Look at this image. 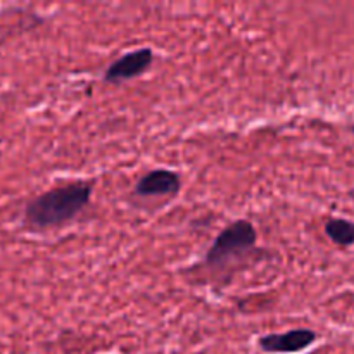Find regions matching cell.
<instances>
[{
	"mask_svg": "<svg viewBox=\"0 0 354 354\" xmlns=\"http://www.w3.org/2000/svg\"><path fill=\"white\" fill-rule=\"evenodd\" d=\"M92 199V183L71 182L45 190L24 207V223L35 230L64 227L75 220Z\"/></svg>",
	"mask_w": 354,
	"mask_h": 354,
	"instance_id": "6da1fadb",
	"label": "cell"
},
{
	"mask_svg": "<svg viewBox=\"0 0 354 354\" xmlns=\"http://www.w3.org/2000/svg\"><path fill=\"white\" fill-rule=\"evenodd\" d=\"M256 242H258V232L254 225L244 218L235 220L216 235L213 244L207 249L204 263L209 268H223L234 259L244 258L248 252H251L256 248Z\"/></svg>",
	"mask_w": 354,
	"mask_h": 354,
	"instance_id": "7a4b0ae2",
	"label": "cell"
},
{
	"mask_svg": "<svg viewBox=\"0 0 354 354\" xmlns=\"http://www.w3.org/2000/svg\"><path fill=\"white\" fill-rule=\"evenodd\" d=\"M318 334L311 328H292L282 334H266L259 337L258 346L266 354H296L306 351L317 342Z\"/></svg>",
	"mask_w": 354,
	"mask_h": 354,
	"instance_id": "3957f363",
	"label": "cell"
},
{
	"mask_svg": "<svg viewBox=\"0 0 354 354\" xmlns=\"http://www.w3.org/2000/svg\"><path fill=\"white\" fill-rule=\"evenodd\" d=\"M152 62H154L152 48L142 47L137 48V50H130L107 66L106 73H104V80L109 83H116L138 78V76L145 75L149 71Z\"/></svg>",
	"mask_w": 354,
	"mask_h": 354,
	"instance_id": "277c9868",
	"label": "cell"
},
{
	"mask_svg": "<svg viewBox=\"0 0 354 354\" xmlns=\"http://www.w3.org/2000/svg\"><path fill=\"white\" fill-rule=\"evenodd\" d=\"M182 189V178L171 169H152L145 173L135 185V194L140 197L176 196Z\"/></svg>",
	"mask_w": 354,
	"mask_h": 354,
	"instance_id": "5b68a950",
	"label": "cell"
},
{
	"mask_svg": "<svg viewBox=\"0 0 354 354\" xmlns=\"http://www.w3.org/2000/svg\"><path fill=\"white\" fill-rule=\"evenodd\" d=\"M325 235L339 248L354 245V223L346 218H330L325 223Z\"/></svg>",
	"mask_w": 354,
	"mask_h": 354,
	"instance_id": "8992f818",
	"label": "cell"
},
{
	"mask_svg": "<svg viewBox=\"0 0 354 354\" xmlns=\"http://www.w3.org/2000/svg\"><path fill=\"white\" fill-rule=\"evenodd\" d=\"M351 131H353V133H354V124H353V127H351Z\"/></svg>",
	"mask_w": 354,
	"mask_h": 354,
	"instance_id": "52a82bcc",
	"label": "cell"
}]
</instances>
